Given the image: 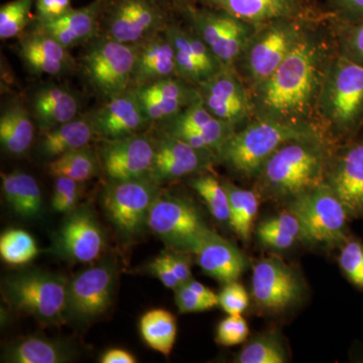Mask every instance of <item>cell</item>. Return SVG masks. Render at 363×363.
<instances>
[{
  "label": "cell",
  "instance_id": "obj_1",
  "mask_svg": "<svg viewBox=\"0 0 363 363\" xmlns=\"http://www.w3.org/2000/svg\"><path fill=\"white\" fill-rule=\"evenodd\" d=\"M337 52L330 21L312 23L278 69L252 91L255 118L319 130L318 101Z\"/></svg>",
  "mask_w": 363,
  "mask_h": 363
},
{
  "label": "cell",
  "instance_id": "obj_2",
  "mask_svg": "<svg viewBox=\"0 0 363 363\" xmlns=\"http://www.w3.org/2000/svg\"><path fill=\"white\" fill-rule=\"evenodd\" d=\"M337 147L325 136L286 143L260 168L255 178L257 191L290 202L314 190L326 182Z\"/></svg>",
  "mask_w": 363,
  "mask_h": 363
},
{
  "label": "cell",
  "instance_id": "obj_3",
  "mask_svg": "<svg viewBox=\"0 0 363 363\" xmlns=\"http://www.w3.org/2000/svg\"><path fill=\"white\" fill-rule=\"evenodd\" d=\"M317 125L336 145L350 142L363 128V66L338 52L318 101Z\"/></svg>",
  "mask_w": 363,
  "mask_h": 363
},
{
  "label": "cell",
  "instance_id": "obj_4",
  "mask_svg": "<svg viewBox=\"0 0 363 363\" xmlns=\"http://www.w3.org/2000/svg\"><path fill=\"white\" fill-rule=\"evenodd\" d=\"M313 136L325 135L314 128L255 118L234 131L219 152L217 162L236 175L255 180L262 164L279 147L291 140Z\"/></svg>",
  "mask_w": 363,
  "mask_h": 363
},
{
  "label": "cell",
  "instance_id": "obj_5",
  "mask_svg": "<svg viewBox=\"0 0 363 363\" xmlns=\"http://www.w3.org/2000/svg\"><path fill=\"white\" fill-rule=\"evenodd\" d=\"M314 21L285 18L257 26L233 65L250 92L272 76Z\"/></svg>",
  "mask_w": 363,
  "mask_h": 363
},
{
  "label": "cell",
  "instance_id": "obj_6",
  "mask_svg": "<svg viewBox=\"0 0 363 363\" xmlns=\"http://www.w3.org/2000/svg\"><path fill=\"white\" fill-rule=\"evenodd\" d=\"M63 274L30 269L4 279L2 298L13 311L32 316L45 326H61L66 316L67 286Z\"/></svg>",
  "mask_w": 363,
  "mask_h": 363
},
{
  "label": "cell",
  "instance_id": "obj_7",
  "mask_svg": "<svg viewBox=\"0 0 363 363\" xmlns=\"http://www.w3.org/2000/svg\"><path fill=\"white\" fill-rule=\"evenodd\" d=\"M147 227L169 250L189 255L216 233L192 203L162 191L150 207Z\"/></svg>",
  "mask_w": 363,
  "mask_h": 363
},
{
  "label": "cell",
  "instance_id": "obj_8",
  "mask_svg": "<svg viewBox=\"0 0 363 363\" xmlns=\"http://www.w3.org/2000/svg\"><path fill=\"white\" fill-rule=\"evenodd\" d=\"M78 67L91 90L104 100L116 96L131 85L135 45L97 35L84 45Z\"/></svg>",
  "mask_w": 363,
  "mask_h": 363
},
{
  "label": "cell",
  "instance_id": "obj_9",
  "mask_svg": "<svg viewBox=\"0 0 363 363\" xmlns=\"http://www.w3.org/2000/svg\"><path fill=\"white\" fill-rule=\"evenodd\" d=\"M177 16L159 0H104L98 35L138 45L164 30Z\"/></svg>",
  "mask_w": 363,
  "mask_h": 363
},
{
  "label": "cell",
  "instance_id": "obj_10",
  "mask_svg": "<svg viewBox=\"0 0 363 363\" xmlns=\"http://www.w3.org/2000/svg\"><path fill=\"white\" fill-rule=\"evenodd\" d=\"M289 204V211L300 223L303 240L330 247H341L350 240V215L326 182Z\"/></svg>",
  "mask_w": 363,
  "mask_h": 363
},
{
  "label": "cell",
  "instance_id": "obj_11",
  "mask_svg": "<svg viewBox=\"0 0 363 363\" xmlns=\"http://www.w3.org/2000/svg\"><path fill=\"white\" fill-rule=\"evenodd\" d=\"M180 18L214 52L223 66L233 67L257 26L233 14L191 1L181 11Z\"/></svg>",
  "mask_w": 363,
  "mask_h": 363
},
{
  "label": "cell",
  "instance_id": "obj_12",
  "mask_svg": "<svg viewBox=\"0 0 363 363\" xmlns=\"http://www.w3.org/2000/svg\"><path fill=\"white\" fill-rule=\"evenodd\" d=\"M160 191V184L150 176L109 181L102 194V205L107 218L123 238L133 240L145 230Z\"/></svg>",
  "mask_w": 363,
  "mask_h": 363
},
{
  "label": "cell",
  "instance_id": "obj_13",
  "mask_svg": "<svg viewBox=\"0 0 363 363\" xmlns=\"http://www.w3.org/2000/svg\"><path fill=\"white\" fill-rule=\"evenodd\" d=\"M116 281V266L109 259L83 269L69 279L67 320L86 324L104 314L113 301Z\"/></svg>",
  "mask_w": 363,
  "mask_h": 363
},
{
  "label": "cell",
  "instance_id": "obj_14",
  "mask_svg": "<svg viewBox=\"0 0 363 363\" xmlns=\"http://www.w3.org/2000/svg\"><path fill=\"white\" fill-rule=\"evenodd\" d=\"M197 88L208 111L234 130L255 119L252 92L233 67L224 66Z\"/></svg>",
  "mask_w": 363,
  "mask_h": 363
},
{
  "label": "cell",
  "instance_id": "obj_15",
  "mask_svg": "<svg viewBox=\"0 0 363 363\" xmlns=\"http://www.w3.org/2000/svg\"><path fill=\"white\" fill-rule=\"evenodd\" d=\"M105 250L104 229L87 205L67 214L52 236V250L62 259L78 264L96 262Z\"/></svg>",
  "mask_w": 363,
  "mask_h": 363
},
{
  "label": "cell",
  "instance_id": "obj_16",
  "mask_svg": "<svg viewBox=\"0 0 363 363\" xmlns=\"http://www.w3.org/2000/svg\"><path fill=\"white\" fill-rule=\"evenodd\" d=\"M252 297L262 309L284 311L295 307L304 296L300 274L279 257H267L253 269Z\"/></svg>",
  "mask_w": 363,
  "mask_h": 363
},
{
  "label": "cell",
  "instance_id": "obj_17",
  "mask_svg": "<svg viewBox=\"0 0 363 363\" xmlns=\"http://www.w3.org/2000/svg\"><path fill=\"white\" fill-rule=\"evenodd\" d=\"M101 169L109 181L131 180L150 176L155 156V138L147 133L100 140Z\"/></svg>",
  "mask_w": 363,
  "mask_h": 363
},
{
  "label": "cell",
  "instance_id": "obj_18",
  "mask_svg": "<svg viewBox=\"0 0 363 363\" xmlns=\"http://www.w3.org/2000/svg\"><path fill=\"white\" fill-rule=\"evenodd\" d=\"M217 162L209 150H198L175 136L159 131L155 138V156L150 176L157 184L206 173Z\"/></svg>",
  "mask_w": 363,
  "mask_h": 363
},
{
  "label": "cell",
  "instance_id": "obj_19",
  "mask_svg": "<svg viewBox=\"0 0 363 363\" xmlns=\"http://www.w3.org/2000/svg\"><path fill=\"white\" fill-rule=\"evenodd\" d=\"M326 184L342 203L350 219H363V130L336 147Z\"/></svg>",
  "mask_w": 363,
  "mask_h": 363
},
{
  "label": "cell",
  "instance_id": "obj_20",
  "mask_svg": "<svg viewBox=\"0 0 363 363\" xmlns=\"http://www.w3.org/2000/svg\"><path fill=\"white\" fill-rule=\"evenodd\" d=\"M157 125L161 133L180 138L196 149L214 152L217 157L235 131L233 126L212 116L201 99Z\"/></svg>",
  "mask_w": 363,
  "mask_h": 363
},
{
  "label": "cell",
  "instance_id": "obj_21",
  "mask_svg": "<svg viewBox=\"0 0 363 363\" xmlns=\"http://www.w3.org/2000/svg\"><path fill=\"white\" fill-rule=\"evenodd\" d=\"M195 2L226 11L255 26L285 18L308 21L330 18L328 11H319L308 0H195Z\"/></svg>",
  "mask_w": 363,
  "mask_h": 363
},
{
  "label": "cell",
  "instance_id": "obj_22",
  "mask_svg": "<svg viewBox=\"0 0 363 363\" xmlns=\"http://www.w3.org/2000/svg\"><path fill=\"white\" fill-rule=\"evenodd\" d=\"M167 32L175 49L179 78L198 86L223 68L206 43L180 16L171 21Z\"/></svg>",
  "mask_w": 363,
  "mask_h": 363
},
{
  "label": "cell",
  "instance_id": "obj_23",
  "mask_svg": "<svg viewBox=\"0 0 363 363\" xmlns=\"http://www.w3.org/2000/svg\"><path fill=\"white\" fill-rule=\"evenodd\" d=\"M18 54L26 69L37 76L67 75L78 67L70 50L33 25L18 37Z\"/></svg>",
  "mask_w": 363,
  "mask_h": 363
},
{
  "label": "cell",
  "instance_id": "obj_24",
  "mask_svg": "<svg viewBox=\"0 0 363 363\" xmlns=\"http://www.w3.org/2000/svg\"><path fill=\"white\" fill-rule=\"evenodd\" d=\"M88 114L99 140L136 135L150 125L133 88L104 100Z\"/></svg>",
  "mask_w": 363,
  "mask_h": 363
},
{
  "label": "cell",
  "instance_id": "obj_25",
  "mask_svg": "<svg viewBox=\"0 0 363 363\" xmlns=\"http://www.w3.org/2000/svg\"><path fill=\"white\" fill-rule=\"evenodd\" d=\"M150 124L168 121L200 99L197 86L179 77L133 88Z\"/></svg>",
  "mask_w": 363,
  "mask_h": 363
},
{
  "label": "cell",
  "instance_id": "obj_26",
  "mask_svg": "<svg viewBox=\"0 0 363 363\" xmlns=\"http://www.w3.org/2000/svg\"><path fill=\"white\" fill-rule=\"evenodd\" d=\"M135 62L130 88L178 77L176 54L167 28L135 45Z\"/></svg>",
  "mask_w": 363,
  "mask_h": 363
},
{
  "label": "cell",
  "instance_id": "obj_27",
  "mask_svg": "<svg viewBox=\"0 0 363 363\" xmlns=\"http://www.w3.org/2000/svg\"><path fill=\"white\" fill-rule=\"evenodd\" d=\"M102 4L104 0H93L87 6L73 9L56 20L40 21L33 18L30 25L49 33L71 51L97 37Z\"/></svg>",
  "mask_w": 363,
  "mask_h": 363
},
{
  "label": "cell",
  "instance_id": "obj_28",
  "mask_svg": "<svg viewBox=\"0 0 363 363\" xmlns=\"http://www.w3.org/2000/svg\"><path fill=\"white\" fill-rule=\"evenodd\" d=\"M81 99L68 86L49 83L33 93L30 112L35 125L51 130L80 116Z\"/></svg>",
  "mask_w": 363,
  "mask_h": 363
},
{
  "label": "cell",
  "instance_id": "obj_29",
  "mask_svg": "<svg viewBox=\"0 0 363 363\" xmlns=\"http://www.w3.org/2000/svg\"><path fill=\"white\" fill-rule=\"evenodd\" d=\"M194 255L205 274L224 284L235 281L248 264L241 250L217 233L208 238Z\"/></svg>",
  "mask_w": 363,
  "mask_h": 363
},
{
  "label": "cell",
  "instance_id": "obj_30",
  "mask_svg": "<svg viewBox=\"0 0 363 363\" xmlns=\"http://www.w3.org/2000/svg\"><path fill=\"white\" fill-rule=\"evenodd\" d=\"M98 140L89 114L79 116L68 123L43 131L40 152L45 159H56L71 150L82 149Z\"/></svg>",
  "mask_w": 363,
  "mask_h": 363
},
{
  "label": "cell",
  "instance_id": "obj_31",
  "mask_svg": "<svg viewBox=\"0 0 363 363\" xmlns=\"http://www.w3.org/2000/svg\"><path fill=\"white\" fill-rule=\"evenodd\" d=\"M32 112L21 104L11 102L0 116V143L11 156L21 157L30 149L35 138Z\"/></svg>",
  "mask_w": 363,
  "mask_h": 363
},
{
  "label": "cell",
  "instance_id": "obj_32",
  "mask_svg": "<svg viewBox=\"0 0 363 363\" xmlns=\"http://www.w3.org/2000/svg\"><path fill=\"white\" fill-rule=\"evenodd\" d=\"M4 198L14 212L23 218H39L43 213V197L37 180L25 172L1 173Z\"/></svg>",
  "mask_w": 363,
  "mask_h": 363
},
{
  "label": "cell",
  "instance_id": "obj_33",
  "mask_svg": "<svg viewBox=\"0 0 363 363\" xmlns=\"http://www.w3.org/2000/svg\"><path fill=\"white\" fill-rule=\"evenodd\" d=\"M73 352L68 345L55 339L28 336L4 351L2 362L9 363H63L70 362Z\"/></svg>",
  "mask_w": 363,
  "mask_h": 363
},
{
  "label": "cell",
  "instance_id": "obj_34",
  "mask_svg": "<svg viewBox=\"0 0 363 363\" xmlns=\"http://www.w3.org/2000/svg\"><path fill=\"white\" fill-rule=\"evenodd\" d=\"M48 169L52 176L67 177L84 183L95 178L102 169L98 150L88 145L52 160L48 164Z\"/></svg>",
  "mask_w": 363,
  "mask_h": 363
},
{
  "label": "cell",
  "instance_id": "obj_35",
  "mask_svg": "<svg viewBox=\"0 0 363 363\" xmlns=\"http://www.w3.org/2000/svg\"><path fill=\"white\" fill-rule=\"evenodd\" d=\"M140 330L145 342L152 350L169 357L177 337L176 318L164 309H154L145 313L140 322Z\"/></svg>",
  "mask_w": 363,
  "mask_h": 363
},
{
  "label": "cell",
  "instance_id": "obj_36",
  "mask_svg": "<svg viewBox=\"0 0 363 363\" xmlns=\"http://www.w3.org/2000/svg\"><path fill=\"white\" fill-rule=\"evenodd\" d=\"M222 182L229 198V224L241 240H248L252 233L253 220L259 211V195L255 191L238 187L231 182Z\"/></svg>",
  "mask_w": 363,
  "mask_h": 363
},
{
  "label": "cell",
  "instance_id": "obj_37",
  "mask_svg": "<svg viewBox=\"0 0 363 363\" xmlns=\"http://www.w3.org/2000/svg\"><path fill=\"white\" fill-rule=\"evenodd\" d=\"M191 187L201 196L206 203L208 209L212 216L220 222H229L230 206L223 182L219 181L216 177L206 173L194 176L190 181Z\"/></svg>",
  "mask_w": 363,
  "mask_h": 363
},
{
  "label": "cell",
  "instance_id": "obj_38",
  "mask_svg": "<svg viewBox=\"0 0 363 363\" xmlns=\"http://www.w3.org/2000/svg\"><path fill=\"white\" fill-rule=\"evenodd\" d=\"M39 253L37 242L23 229H9L0 238V257L11 266H23Z\"/></svg>",
  "mask_w": 363,
  "mask_h": 363
},
{
  "label": "cell",
  "instance_id": "obj_39",
  "mask_svg": "<svg viewBox=\"0 0 363 363\" xmlns=\"http://www.w3.org/2000/svg\"><path fill=\"white\" fill-rule=\"evenodd\" d=\"M288 362L285 347L279 335L264 334L253 338L242 348L236 362L284 363Z\"/></svg>",
  "mask_w": 363,
  "mask_h": 363
},
{
  "label": "cell",
  "instance_id": "obj_40",
  "mask_svg": "<svg viewBox=\"0 0 363 363\" xmlns=\"http://www.w3.org/2000/svg\"><path fill=\"white\" fill-rule=\"evenodd\" d=\"M35 0H11L0 7V39L18 38L32 23Z\"/></svg>",
  "mask_w": 363,
  "mask_h": 363
},
{
  "label": "cell",
  "instance_id": "obj_41",
  "mask_svg": "<svg viewBox=\"0 0 363 363\" xmlns=\"http://www.w3.org/2000/svg\"><path fill=\"white\" fill-rule=\"evenodd\" d=\"M332 26L338 54L363 66V20L351 25Z\"/></svg>",
  "mask_w": 363,
  "mask_h": 363
},
{
  "label": "cell",
  "instance_id": "obj_42",
  "mask_svg": "<svg viewBox=\"0 0 363 363\" xmlns=\"http://www.w3.org/2000/svg\"><path fill=\"white\" fill-rule=\"evenodd\" d=\"M339 264L346 278L363 290V243L350 238L341 245Z\"/></svg>",
  "mask_w": 363,
  "mask_h": 363
},
{
  "label": "cell",
  "instance_id": "obj_43",
  "mask_svg": "<svg viewBox=\"0 0 363 363\" xmlns=\"http://www.w3.org/2000/svg\"><path fill=\"white\" fill-rule=\"evenodd\" d=\"M83 193V183L67 178L56 177L54 193L52 196V208L62 214H69L77 207Z\"/></svg>",
  "mask_w": 363,
  "mask_h": 363
},
{
  "label": "cell",
  "instance_id": "obj_44",
  "mask_svg": "<svg viewBox=\"0 0 363 363\" xmlns=\"http://www.w3.org/2000/svg\"><path fill=\"white\" fill-rule=\"evenodd\" d=\"M250 329L241 315H229L217 328V341L224 346L238 345L247 340Z\"/></svg>",
  "mask_w": 363,
  "mask_h": 363
},
{
  "label": "cell",
  "instance_id": "obj_45",
  "mask_svg": "<svg viewBox=\"0 0 363 363\" xmlns=\"http://www.w3.org/2000/svg\"><path fill=\"white\" fill-rule=\"evenodd\" d=\"M327 11L333 25H351L363 20V0H332Z\"/></svg>",
  "mask_w": 363,
  "mask_h": 363
},
{
  "label": "cell",
  "instance_id": "obj_46",
  "mask_svg": "<svg viewBox=\"0 0 363 363\" xmlns=\"http://www.w3.org/2000/svg\"><path fill=\"white\" fill-rule=\"evenodd\" d=\"M218 298L219 305L228 315H241L250 304L247 291L236 281L226 284Z\"/></svg>",
  "mask_w": 363,
  "mask_h": 363
},
{
  "label": "cell",
  "instance_id": "obj_47",
  "mask_svg": "<svg viewBox=\"0 0 363 363\" xmlns=\"http://www.w3.org/2000/svg\"><path fill=\"white\" fill-rule=\"evenodd\" d=\"M175 301L181 313L203 312L215 307L214 304L191 290L185 284L176 289Z\"/></svg>",
  "mask_w": 363,
  "mask_h": 363
},
{
  "label": "cell",
  "instance_id": "obj_48",
  "mask_svg": "<svg viewBox=\"0 0 363 363\" xmlns=\"http://www.w3.org/2000/svg\"><path fill=\"white\" fill-rule=\"evenodd\" d=\"M35 16L40 21L56 20L74 9L72 0H35Z\"/></svg>",
  "mask_w": 363,
  "mask_h": 363
},
{
  "label": "cell",
  "instance_id": "obj_49",
  "mask_svg": "<svg viewBox=\"0 0 363 363\" xmlns=\"http://www.w3.org/2000/svg\"><path fill=\"white\" fill-rule=\"evenodd\" d=\"M257 229L279 231V233L290 234L297 238H302V229L297 217L290 211L262 221Z\"/></svg>",
  "mask_w": 363,
  "mask_h": 363
},
{
  "label": "cell",
  "instance_id": "obj_50",
  "mask_svg": "<svg viewBox=\"0 0 363 363\" xmlns=\"http://www.w3.org/2000/svg\"><path fill=\"white\" fill-rule=\"evenodd\" d=\"M162 257L168 262L172 271L175 272L181 285L187 283L191 279V259L189 253L175 252V250H164L161 253Z\"/></svg>",
  "mask_w": 363,
  "mask_h": 363
},
{
  "label": "cell",
  "instance_id": "obj_51",
  "mask_svg": "<svg viewBox=\"0 0 363 363\" xmlns=\"http://www.w3.org/2000/svg\"><path fill=\"white\" fill-rule=\"evenodd\" d=\"M149 272L152 276L159 279L162 281V285L166 286V288L175 291L177 288L181 286V283L179 281L178 278H177L175 272L172 271L171 267L169 266L168 262L162 257V255H160L152 262H150Z\"/></svg>",
  "mask_w": 363,
  "mask_h": 363
},
{
  "label": "cell",
  "instance_id": "obj_52",
  "mask_svg": "<svg viewBox=\"0 0 363 363\" xmlns=\"http://www.w3.org/2000/svg\"><path fill=\"white\" fill-rule=\"evenodd\" d=\"M257 238L264 247L272 248V250H288L292 247L296 240L295 236L290 234L279 233V231L264 230L257 229Z\"/></svg>",
  "mask_w": 363,
  "mask_h": 363
},
{
  "label": "cell",
  "instance_id": "obj_53",
  "mask_svg": "<svg viewBox=\"0 0 363 363\" xmlns=\"http://www.w3.org/2000/svg\"><path fill=\"white\" fill-rule=\"evenodd\" d=\"M101 363H135V357L128 350L113 348L105 351L100 357Z\"/></svg>",
  "mask_w": 363,
  "mask_h": 363
},
{
  "label": "cell",
  "instance_id": "obj_54",
  "mask_svg": "<svg viewBox=\"0 0 363 363\" xmlns=\"http://www.w3.org/2000/svg\"><path fill=\"white\" fill-rule=\"evenodd\" d=\"M185 285L188 286L191 290H193L194 292L199 294L201 297L206 298V300L209 301V302H211L212 304H214L215 306L219 305L218 295H216L213 291L210 290L209 288H207L206 286L199 283V281L191 279H189L187 283H185Z\"/></svg>",
  "mask_w": 363,
  "mask_h": 363
},
{
  "label": "cell",
  "instance_id": "obj_55",
  "mask_svg": "<svg viewBox=\"0 0 363 363\" xmlns=\"http://www.w3.org/2000/svg\"><path fill=\"white\" fill-rule=\"evenodd\" d=\"M159 1L168 6L172 11H175L178 16H180L181 11L185 9V6L191 1H195V0H159Z\"/></svg>",
  "mask_w": 363,
  "mask_h": 363
}]
</instances>
